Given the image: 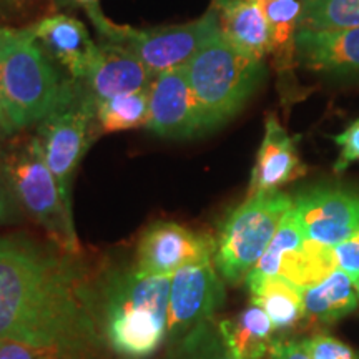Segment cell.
Instances as JSON below:
<instances>
[{"label":"cell","instance_id":"6da1fadb","mask_svg":"<svg viewBox=\"0 0 359 359\" xmlns=\"http://www.w3.org/2000/svg\"><path fill=\"white\" fill-rule=\"evenodd\" d=\"M0 339L100 346L97 294L75 257L0 235Z\"/></svg>","mask_w":359,"mask_h":359},{"label":"cell","instance_id":"7a4b0ae2","mask_svg":"<svg viewBox=\"0 0 359 359\" xmlns=\"http://www.w3.org/2000/svg\"><path fill=\"white\" fill-rule=\"evenodd\" d=\"M172 276L143 275L137 269L107 278L97 296L102 338L123 359H148L168 339Z\"/></svg>","mask_w":359,"mask_h":359},{"label":"cell","instance_id":"3957f363","mask_svg":"<svg viewBox=\"0 0 359 359\" xmlns=\"http://www.w3.org/2000/svg\"><path fill=\"white\" fill-rule=\"evenodd\" d=\"M183 69L208 132L231 120L266 77L263 60L236 47L222 27L205 40Z\"/></svg>","mask_w":359,"mask_h":359},{"label":"cell","instance_id":"277c9868","mask_svg":"<svg viewBox=\"0 0 359 359\" xmlns=\"http://www.w3.org/2000/svg\"><path fill=\"white\" fill-rule=\"evenodd\" d=\"M62 83L32 27H0V103L15 130L42 122L55 105Z\"/></svg>","mask_w":359,"mask_h":359},{"label":"cell","instance_id":"5b68a950","mask_svg":"<svg viewBox=\"0 0 359 359\" xmlns=\"http://www.w3.org/2000/svg\"><path fill=\"white\" fill-rule=\"evenodd\" d=\"M0 160L22 212L43 228L55 248L72 257L82 253L72 200L48 168L37 135L17 138L0 154Z\"/></svg>","mask_w":359,"mask_h":359},{"label":"cell","instance_id":"8992f818","mask_svg":"<svg viewBox=\"0 0 359 359\" xmlns=\"http://www.w3.org/2000/svg\"><path fill=\"white\" fill-rule=\"evenodd\" d=\"M293 198L285 191L248 195L224 218L217 238L213 263L223 281L238 285L253 271L268 250Z\"/></svg>","mask_w":359,"mask_h":359},{"label":"cell","instance_id":"52a82bcc","mask_svg":"<svg viewBox=\"0 0 359 359\" xmlns=\"http://www.w3.org/2000/svg\"><path fill=\"white\" fill-rule=\"evenodd\" d=\"M97 130H100L97 102L87 83L80 79H64L55 105L39 123L37 138L48 168L69 200L74 175Z\"/></svg>","mask_w":359,"mask_h":359},{"label":"cell","instance_id":"ba28073f","mask_svg":"<svg viewBox=\"0 0 359 359\" xmlns=\"http://www.w3.org/2000/svg\"><path fill=\"white\" fill-rule=\"evenodd\" d=\"M103 42L122 45L133 52L151 74L182 69L195 55L206 39L219 29L218 12L212 7L198 20L183 25L156 27L138 30L130 25L114 24L102 11L87 13Z\"/></svg>","mask_w":359,"mask_h":359},{"label":"cell","instance_id":"9c48e42d","mask_svg":"<svg viewBox=\"0 0 359 359\" xmlns=\"http://www.w3.org/2000/svg\"><path fill=\"white\" fill-rule=\"evenodd\" d=\"M334 269H338V264L333 246L308 240L291 206L268 250L251 273L280 276L296 288L308 290L330 276Z\"/></svg>","mask_w":359,"mask_h":359},{"label":"cell","instance_id":"30bf717a","mask_svg":"<svg viewBox=\"0 0 359 359\" xmlns=\"http://www.w3.org/2000/svg\"><path fill=\"white\" fill-rule=\"evenodd\" d=\"M217 240L175 222H155L142 233L135 269L143 275L173 276L178 269L212 262Z\"/></svg>","mask_w":359,"mask_h":359},{"label":"cell","instance_id":"8fae6325","mask_svg":"<svg viewBox=\"0 0 359 359\" xmlns=\"http://www.w3.org/2000/svg\"><path fill=\"white\" fill-rule=\"evenodd\" d=\"M224 303V285L212 262L190 264L172 276L168 339L180 343L195 327L212 321Z\"/></svg>","mask_w":359,"mask_h":359},{"label":"cell","instance_id":"7c38bea8","mask_svg":"<svg viewBox=\"0 0 359 359\" xmlns=\"http://www.w3.org/2000/svg\"><path fill=\"white\" fill-rule=\"evenodd\" d=\"M148 97L150 111L147 128L156 137L188 140L208 133L203 111L183 67L156 75Z\"/></svg>","mask_w":359,"mask_h":359},{"label":"cell","instance_id":"4fadbf2b","mask_svg":"<svg viewBox=\"0 0 359 359\" xmlns=\"http://www.w3.org/2000/svg\"><path fill=\"white\" fill-rule=\"evenodd\" d=\"M293 212L308 240L336 246L359 226V190L309 188L293 198Z\"/></svg>","mask_w":359,"mask_h":359},{"label":"cell","instance_id":"5bb4252c","mask_svg":"<svg viewBox=\"0 0 359 359\" xmlns=\"http://www.w3.org/2000/svg\"><path fill=\"white\" fill-rule=\"evenodd\" d=\"M296 64L325 77L359 79V29H298Z\"/></svg>","mask_w":359,"mask_h":359},{"label":"cell","instance_id":"9a60e30c","mask_svg":"<svg viewBox=\"0 0 359 359\" xmlns=\"http://www.w3.org/2000/svg\"><path fill=\"white\" fill-rule=\"evenodd\" d=\"M154 80L155 75L133 52L122 45L100 40L83 82L97 105H100L125 93L148 90Z\"/></svg>","mask_w":359,"mask_h":359},{"label":"cell","instance_id":"2e32d148","mask_svg":"<svg viewBox=\"0 0 359 359\" xmlns=\"http://www.w3.org/2000/svg\"><path fill=\"white\" fill-rule=\"evenodd\" d=\"M306 173L298 154L296 138L283 128L276 116L269 115L264 123V137L251 172L248 195L276 191Z\"/></svg>","mask_w":359,"mask_h":359},{"label":"cell","instance_id":"e0dca14e","mask_svg":"<svg viewBox=\"0 0 359 359\" xmlns=\"http://www.w3.org/2000/svg\"><path fill=\"white\" fill-rule=\"evenodd\" d=\"M32 30L43 50L64 67L72 79H85L97 43L90 39L82 22L57 13L37 22Z\"/></svg>","mask_w":359,"mask_h":359},{"label":"cell","instance_id":"ac0fdd59","mask_svg":"<svg viewBox=\"0 0 359 359\" xmlns=\"http://www.w3.org/2000/svg\"><path fill=\"white\" fill-rule=\"evenodd\" d=\"M222 32L236 47L263 60L271 52V30L257 0H213Z\"/></svg>","mask_w":359,"mask_h":359},{"label":"cell","instance_id":"d6986e66","mask_svg":"<svg viewBox=\"0 0 359 359\" xmlns=\"http://www.w3.org/2000/svg\"><path fill=\"white\" fill-rule=\"evenodd\" d=\"M245 283L250 291L251 303L268 314L275 331H290L306 320L303 290L296 288L290 281L280 276L250 273Z\"/></svg>","mask_w":359,"mask_h":359},{"label":"cell","instance_id":"ffe728a7","mask_svg":"<svg viewBox=\"0 0 359 359\" xmlns=\"http://www.w3.org/2000/svg\"><path fill=\"white\" fill-rule=\"evenodd\" d=\"M303 303L306 320L327 326L358 308V285L348 273L338 268L321 283L303 290Z\"/></svg>","mask_w":359,"mask_h":359},{"label":"cell","instance_id":"44dd1931","mask_svg":"<svg viewBox=\"0 0 359 359\" xmlns=\"http://www.w3.org/2000/svg\"><path fill=\"white\" fill-rule=\"evenodd\" d=\"M218 330L231 353L240 359H264L275 343L271 320L253 303L236 316L219 321Z\"/></svg>","mask_w":359,"mask_h":359},{"label":"cell","instance_id":"7402d4cb","mask_svg":"<svg viewBox=\"0 0 359 359\" xmlns=\"http://www.w3.org/2000/svg\"><path fill=\"white\" fill-rule=\"evenodd\" d=\"M271 30V52L283 77L293 74L296 64V32L302 19L303 0H257Z\"/></svg>","mask_w":359,"mask_h":359},{"label":"cell","instance_id":"603a6c76","mask_svg":"<svg viewBox=\"0 0 359 359\" xmlns=\"http://www.w3.org/2000/svg\"><path fill=\"white\" fill-rule=\"evenodd\" d=\"M148 90L125 93L97 105V122L100 132L114 133L147 127L150 111Z\"/></svg>","mask_w":359,"mask_h":359},{"label":"cell","instance_id":"cb8c5ba5","mask_svg":"<svg viewBox=\"0 0 359 359\" xmlns=\"http://www.w3.org/2000/svg\"><path fill=\"white\" fill-rule=\"evenodd\" d=\"M298 29H359V0H303Z\"/></svg>","mask_w":359,"mask_h":359},{"label":"cell","instance_id":"d4e9b609","mask_svg":"<svg viewBox=\"0 0 359 359\" xmlns=\"http://www.w3.org/2000/svg\"><path fill=\"white\" fill-rule=\"evenodd\" d=\"M95 348L90 344H40L0 339V359H92Z\"/></svg>","mask_w":359,"mask_h":359},{"label":"cell","instance_id":"484cf974","mask_svg":"<svg viewBox=\"0 0 359 359\" xmlns=\"http://www.w3.org/2000/svg\"><path fill=\"white\" fill-rule=\"evenodd\" d=\"M177 359H240L231 353L228 344L224 343L218 325L213 320L187 334L177 343Z\"/></svg>","mask_w":359,"mask_h":359},{"label":"cell","instance_id":"4316f807","mask_svg":"<svg viewBox=\"0 0 359 359\" xmlns=\"http://www.w3.org/2000/svg\"><path fill=\"white\" fill-rule=\"evenodd\" d=\"M311 359H359V353L343 341L327 334H314L303 339Z\"/></svg>","mask_w":359,"mask_h":359},{"label":"cell","instance_id":"83f0119b","mask_svg":"<svg viewBox=\"0 0 359 359\" xmlns=\"http://www.w3.org/2000/svg\"><path fill=\"white\" fill-rule=\"evenodd\" d=\"M333 140L339 147V156L334 163V172L341 173L359 161V118L354 120L339 135H334Z\"/></svg>","mask_w":359,"mask_h":359},{"label":"cell","instance_id":"f1b7e54d","mask_svg":"<svg viewBox=\"0 0 359 359\" xmlns=\"http://www.w3.org/2000/svg\"><path fill=\"white\" fill-rule=\"evenodd\" d=\"M336 264L359 285V226L346 240L333 246Z\"/></svg>","mask_w":359,"mask_h":359},{"label":"cell","instance_id":"f546056e","mask_svg":"<svg viewBox=\"0 0 359 359\" xmlns=\"http://www.w3.org/2000/svg\"><path fill=\"white\" fill-rule=\"evenodd\" d=\"M22 208L15 198L11 182H8L2 160H0V226L2 224L19 223L22 219Z\"/></svg>","mask_w":359,"mask_h":359},{"label":"cell","instance_id":"4dcf8cb0","mask_svg":"<svg viewBox=\"0 0 359 359\" xmlns=\"http://www.w3.org/2000/svg\"><path fill=\"white\" fill-rule=\"evenodd\" d=\"M268 359H311L303 341L275 339L268 353Z\"/></svg>","mask_w":359,"mask_h":359},{"label":"cell","instance_id":"1f68e13d","mask_svg":"<svg viewBox=\"0 0 359 359\" xmlns=\"http://www.w3.org/2000/svg\"><path fill=\"white\" fill-rule=\"evenodd\" d=\"M60 2L64 4V6H69V7H82L87 13L100 11L98 0H60Z\"/></svg>","mask_w":359,"mask_h":359},{"label":"cell","instance_id":"d6a6232c","mask_svg":"<svg viewBox=\"0 0 359 359\" xmlns=\"http://www.w3.org/2000/svg\"><path fill=\"white\" fill-rule=\"evenodd\" d=\"M12 132H15V127H13L11 118L4 110L2 103H0V137H6V135H11Z\"/></svg>","mask_w":359,"mask_h":359},{"label":"cell","instance_id":"836d02e7","mask_svg":"<svg viewBox=\"0 0 359 359\" xmlns=\"http://www.w3.org/2000/svg\"><path fill=\"white\" fill-rule=\"evenodd\" d=\"M358 294H359V285H358Z\"/></svg>","mask_w":359,"mask_h":359}]
</instances>
